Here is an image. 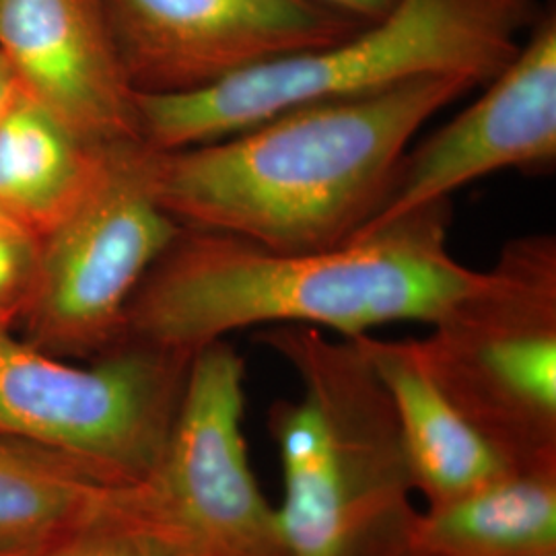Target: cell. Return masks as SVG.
Segmentation results:
<instances>
[{
    "label": "cell",
    "instance_id": "6",
    "mask_svg": "<svg viewBox=\"0 0 556 556\" xmlns=\"http://www.w3.org/2000/svg\"><path fill=\"white\" fill-rule=\"evenodd\" d=\"M192 355L124 337L89 365L0 324V438L73 457L119 482L153 475Z\"/></svg>",
    "mask_w": 556,
    "mask_h": 556
},
{
    "label": "cell",
    "instance_id": "5",
    "mask_svg": "<svg viewBox=\"0 0 556 556\" xmlns=\"http://www.w3.org/2000/svg\"><path fill=\"white\" fill-rule=\"evenodd\" d=\"M418 353L439 390L516 468L556 464V238L509 239Z\"/></svg>",
    "mask_w": 556,
    "mask_h": 556
},
{
    "label": "cell",
    "instance_id": "15",
    "mask_svg": "<svg viewBox=\"0 0 556 556\" xmlns=\"http://www.w3.org/2000/svg\"><path fill=\"white\" fill-rule=\"evenodd\" d=\"M100 151L23 91L0 119V217L43 238L79 199Z\"/></svg>",
    "mask_w": 556,
    "mask_h": 556
},
{
    "label": "cell",
    "instance_id": "19",
    "mask_svg": "<svg viewBox=\"0 0 556 556\" xmlns=\"http://www.w3.org/2000/svg\"><path fill=\"white\" fill-rule=\"evenodd\" d=\"M21 93H23V87L13 66L0 54V119L4 118L7 112L13 108V103L20 100Z\"/></svg>",
    "mask_w": 556,
    "mask_h": 556
},
{
    "label": "cell",
    "instance_id": "1",
    "mask_svg": "<svg viewBox=\"0 0 556 556\" xmlns=\"http://www.w3.org/2000/svg\"><path fill=\"white\" fill-rule=\"evenodd\" d=\"M450 227L452 200L324 252H277L184 227L130 301L124 337L194 355L258 326L340 338L394 321L431 326L482 278L452 254Z\"/></svg>",
    "mask_w": 556,
    "mask_h": 556
},
{
    "label": "cell",
    "instance_id": "7",
    "mask_svg": "<svg viewBox=\"0 0 556 556\" xmlns=\"http://www.w3.org/2000/svg\"><path fill=\"white\" fill-rule=\"evenodd\" d=\"M181 229L155 194L151 149L101 147L79 199L41 238L25 340L62 358L116 346L137 289Z\"/></svg>",
    "mask_w": 556,
    "mask_h": 556
},
{
    "label": "cell",
    "instance_id": "16",
    "mask_svg": "<svg viewBox=\"0 0 556 556\" xmlns=\"http://www.w3.org/2000/svg\"><path fill=\"white\" fill-rule=\"evenodd\" d=\"M48 556H206L144 482L128 484Z\"/></svg>",
    "mask_w": 556,
    "mask_h": 556
},
{
    "label": "cell",
    "instance_id": "2",
    "mask_svg": "<svg viewBox=\"0 0 556 556\" xmlns=\"http://www.w3.org/2000/svg\"><path fill=\"white\" fill-rule=\"evenodd\" d=\"M478 89L425 77L309 101L223 139L151 151L161 206L181 227L277 252H324L376 219L418 130Z\"/></svg>",
    "mask_w": 556,
    "mask_h": 556
},
{
    "label": "cell",
    "instance_id": "20",
    "mask_svg": "<svg viewBox=\"0 0 556 556\" xmlns=\"http://www.w3.org/2000/svg\"><path fill=\"white\" fill-rule=\"evenodd\" d=\"M542 556H556V553H551V555H542Z\"/></svg>",
    "mask_w": 556,
    "mask_h": 556
},
{
    "label": "cell",
    "instance_id": "9",
    "mask_svg": "<svg viewBox=\"0 0 556 556\" xmlns=\"http://www.w3.org/2000/svg\"><path fill=\"white\" fill-rule=\"evenodd\" d=\"M135 93L181 96L346 40L365 23L318 0H100Z\"/></svg>",
    "mask_w": 556,
    "mask_h": 556
},
{
    "label": "cell",
    "instance_id": "17",
    "mask_svg": "<svg viewBox=\"0 0 556 556\" xmlns=\"http://www.w3.org/2000/svg\"><path fill=\"white\" fill-rule=\"evenodd\" d=\"M41 239L13 220L0 217V324L23 316L36 291Z\"/></svg>",
    "mask_w": 556,
    "mask_h": 556
},
{
    "label": "cell",
    "instance_id": "4",
    "mask_svg": "<svg viewBox=\"0 0 556 556\" xmlns=\"http://www.w3.org/2000/svg\"><path fill=\"white\" fill-rule=\"evenodd\" d=\"M540 11L536 0H397L381 20L332 46L194 93H137L140 140L151 151H178L301 103L376 93L425 77L484 87L516 59Z\"/></svg>",
    "mask_w": 556,
    "mask_h": 556
},
{
    "label": "cell",
    "instance_id": "3",
    "mask_svg": "<svg viewBox=\"0 0 556 556\" xmlns=\"http://www.w3.org/2000/svg\"><path fill=\"white\" fill-rule=\"evenodd\" d=\"M258 342L301 383V396L266 415L289 556H402L415 489L394 402L369 357L355 338L314 326H268Z\"/></svg>",
    "mask_w": 556,
    "mask_h": 556
},
{
    "label": "cell",
    "instance_id": "12",
    "mask_svg": "<svg viewBox=\"0 0 556 556\" xmlns=\"http://www.w3.org/2000/svg\"><path fill=\"white\" fill-rule=\"evenodd\" d=\"M355 340L394 402L413 489L427 507L477 493L516 470L439 390L417 340Z\"/></svg>",
    "mask_w": 556,
    "mask_h": 556
},
{
    "label": "cell",
    "instance_id": "18",
    "mask_svg": "<svg viewBox=\"0 0 556 556\" xmlns=\"http://www.w3.org/2000/svg\"><path fill=\"white\" fill-rule=\"evenodd\" d=\"M318 2L363 23H374L381 20L386 13H390L396 7L397 0H318Z\"/></svg>",
    "mask_w": 556,
    "mask_h": 556
},
{
    "label": "cell",
    "instance_id": "13",
    "mask_svg": "<svg viewBox=\"0 0 556 556\" xmlns=\"http://www.w3.org/2000/svg\"><path fill=\"white\" fill-rule=\"evenodd\" d=\"M556 553V464L516 468L493 484L410 521L402 556Z\"/></svg>",
    "mask_w": 556,
    "mask_h": 556
},
{
    "label": "cell",
    "instance_id": "11",
    "mask_svg": "<svg viewBox=\"0 0 556 556\" xmlns=\"http://www.w3.org/2000/svg\"><path fill=\"white\" fill-rule=\"evenodd\" d=\"M0 54L23 91L85 142L140 140L137 93L100 0H0Z\"/></svg>",
    "mask_w": 556,
    "mask_h": 556
},
{
    "label": "cell",
    "instance_id": "14",
    "mask_svg": "<svg viewBox=\"0 0 556 556\" xmlns=\"http://www.w3.org/2000/svg\"><path fill=\"white\" fill-rule=\"evenodd\" d=\"M137 482L0 438V556H48Z\"/></svg>",
    "mask_w": 556,
    "mask_h": 556
},
{
    "label": "cell",
    "instance_id": "10",
    "mask_svg": "<svg viewBox=\"0 0 556 556\" xmlns=\"http://www.w3.org/2000/svg\"><path fill=\"white\" fill-rule=\"evenodd\" d=\"M556 163V11L542 7L511 60L484 93L400 161L381 211L355 238L498 172L546 174ZM353 238V239H355Z\"/></svg>",
    "mask_w": 556,
    "mask_h": 556
},
{
    "label": "cell",
    "instance_id": "8",
    "mask_svg": "<svg viewBox=\"0 0 556 556\" xmlns=\"http://www.w3.org/2000/svg\"><path fill=\"white\" fill-rule=\"evenodd\" d=\"M245 363L227 340L199 349L178 413L147 484L206 556H289L277 507L243 435Z\"/></svg>",
    "mask_w": 556,
    "mask_h": 556
}]
</instances>
